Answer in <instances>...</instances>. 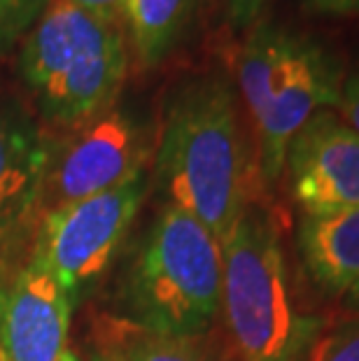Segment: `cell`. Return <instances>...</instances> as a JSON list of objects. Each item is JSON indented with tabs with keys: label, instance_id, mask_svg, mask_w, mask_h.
I'll use <instances>...</instances> for the list:
<instances>
[{
	"label": "cell",
	"instance_id": "6da1fadb",
	"mask_svg": "<svg viewBox=\"0 0 359 361\" xmlns=\"http://www.w3.org/2000/svg\"><path fill=\"white\" fill-rule=\"evenodd\" d=\"M259 171L224 75L189 80L171 98L154 154V184L166 205L196 217L219 243L255 203Z\"/></svg>",
	"mask_w": 359,
	"mask_h": 361
},
{
	"label": "cell",
	"instance_id": "7a4b0ae2",
	"mask_svg": "<svg viewBox=\"0 0 359 361\" xmlns=\"http://www.w3.org/2000/svg\"><path fill=\"white\" fill-rule=\"evenodd\" d=\"M221 317L236 361H308L324 331L296 296L280 228L252 203L221 243Z\"/></svg>",
	"mask_w": 359,
	"mask_h": 361
},
{
	"label": "cell",
	"instance_id": "3957f363",
	"mask_svg": "<svg viewBox=\"0 0 359 361\" xmlns=\"http://www.w3.org/2000/svg\"><path fill=\"white\" fill-rule=\"evenodd\" d=\"M19 73L42 117L73 128L117 103L128 73L126 30L68 0H51L24 37Z\"/></svg>",
	"mask_w": 359,
	"mask_h": 361
},
{
	"label": "cell",
	"instance_id": "277c9868",
	"mask_svg": "<svg viewBox=\"0 0 359 361\" xmlns=\"http://www.w3.org/2000/svg\"><path fill=\"white\" fill-rule=\"evenodd\" d=\"M221 243L196 217L162 205L121 282L124 319L147 331L201 338L221 310Z\"/></svg>",
	"mask_w": 359,
	"mask_h": 361
},
{
	"label": "cell",
	"instance_id": "5b68a950",
	"mask_svg": "<svg viewBox=\"0 0 359 361\" xmlns=\"http://www.w3.org/2000/svg\"><path fill=\"white\" fill-rule=\"evenodd\" d=\"M236 80L255 128L259 178L273 184L296 133L339 101L341 68L308 37L257 24L236 61Z\"/></svg>",
	"mask_w": 359,
	"mask_h": 361
},
{
	"label": "cell",
	"instance_id": "8992f818",
	"mask_svg": "<svg viewBox=\"0 0 359 361\" xmlns=\"http://www.w3.org/2000/svg\"><path fill=\"white\" fill-rule=\"evenodd\" d=\"M145 189L147 171L117 189L59 205L42 217L30 255L56 275L73 301L117 257L145 201Z\"/></svg>",
	"mask_w": 359,
	"mask_h": 361
},
{
	"label": "cell",
	"instance_id": "52a82bcc",
	"mask_svg": "<svg viewBox=\"0 0 359 361\" xmlns=\"http://www.w3.org/2000/svg\"><path fill=\"white\" fill-rule=\"evenodd\" d=\"M145 159L147 140L138 119L114 103L51 145L40 205L54 210L117 189L145 173Z\"/></svg>",
	"mask_w": 359,
	"mask_h": 361
},
{
	"label": "cell",
	"instance_id": "ba28073f",
	"mask_svg": "<svg viewBox=\"0 0 359 361\" xmlns=\"http://www.w3.org/2000/svg\"><path fill=\"white\" fill-rule=\"evenodd\" d=\"M75 308L59 278L30 255L0 275V361H61Z\"/></svg>",
	"mask_w": 359,
	"mask_h": 361
},
{
	"label": "cell",
	"instance_id": "9c48e42d",
	"mask_svg": "<svg viewBox=\"0 0 359 361\" xmlns=\"http://www.w3.org/2000/svg\"><path fill=\"white\" fill-rule=\"evenodd\" d=\"M285 171L303 214L359 207V133L336 112H317L289 145Z\"/></svg>",
	"mask_w": 359,
	"mask_h": 361
},
{
	"label": "cell",
	"instance_id": "30bf717a",
	"mask_svg": "<svg viewBox=\"0 0 359 361\" xmlns=\"http://www.w3.org/2000/svg\"><path fill=\"white\" fill-rule=\"evenodd\" d=\"M51 142L19 105L0 101V240L40 207Z\"/></svg>",
	"mask_w": 359,
	"mask_h": 361
},
{
	"label": "cell",
	"instance_id": "8fae6325",
	"mask_svg": "<svg viewBox=\"0 0 359 361\" xmlns=\"http://www.w3.org/2000/svg\"><path fill=\"white\" fill-rule=\"evenodd\" d=\"M296 240L312 282L331 296H346L359 282V207L301 214Z\"/></svg>",
	"mask_w": 359,
	"mask_h": 361
},
{
	"label": "cell",
	"instance_id": "7c38bea8",
	"mask_svg": "<svg viewBox=\"0 0 359 361\" xmlns=\"http://www.w3.org/2000/svg\"><path fill=\"white\" fill-rule=\"evenodd\" d=\"M196 0H126L124 24L140 66L154 68L178 47Z\"/></svg>",
	"mask_w": 359,
	"mask_h": 361
},
{
	"label": "cell",
	"instance_id": "4fadbf2b",
	"mask_svg": "<svg viewBox=\"0 0 359 361\" xmlns=\"http://www.w3.org/2000/svg\"><path fill=\"white\" fill-rule=\"evenodd\" d=\"M98 343L112 348L124 361H219L201 338H180L147 331L124 317L98 322Z\"/></svg>",
	"mask_w": 359,
	"mask_h": 361
},
{
	"label": "cell",
	"instance_id": "5bb4252c",
	"mask_svg": "<svg viewBox=\"0 0 359 361\" xmlns=\"http://www.w3.org/2000/svg\"><path fill=\"white\" fill-rule=\"evenodd\" d=\"M308 361H359V314L324 329L312 345Z\"/></svg>",
	"mask_w": 359,
	"mask_h": 361
},
{
	"label": "cell",
	"instance_id": "9a60e30c",
	"mask_svg": "<svg viewBox=\"0 0 359 361\" xmlns=\"http://www.w3.org/2000/svg\"><path fill=\"white\" fill-rule=\"evenodd\" d=\"M51 0H0V56L28 35Z\"/></svg>",
	"mask_w": 359,
	"mask_h": 361
},
{
	"label": "cell",
	"instance_id": "2e32d148",
	"mask_svg": "<svg viewBox=\"0 0 359 361\" xmlns=\"http://www.w3.org/2000/svg\"><path fill=\"white\" fill-rule=\"evenodd\" d=\"M226 19L236 30L255 28L269 0H221Z\"/></svg>",
	"mask_w": 359,
	"mask_h": 361
},
{
	"label": "cell",
	"instance_id": "e0dca14e",
	"mask_svg": "<svg viewBox=\"0 0 359 361\" xmlns=\"http://www.w3.org/2000/svg\"><path fill=\"white\" fill-rule=\"evenodd\" d=\"M334 107L339 112V117L359 133V71L343 80L339 101H336Z\"/></svg>",
	"mask_w": 359,
	"mask_h": 361
},
{
	"label": "cell",
	"instance_id": "ac0fdd59",
	"mask_svg": "<svg viewBox=\"0 0 359 361\" xmlns=\"http://www.w3.org/2000/svg\"><path fill=\"white\" fill-rule=\"evenodd\" d=\"M68 3L82 7L96 17L110 19V21H124V12H126V0H68Z\"/></svg>",
	"mask_w": 359,
	"mask_h": 361
},
{
	"label": "cell",
	"instance_id": "d6986e66",
	"mask_svg": "<svg viewBox=\"0 0 359 361\" xmlns=\"http://www.w3.org/2000/svg\"><path fill=\"white\" fill-rule=\"evenodd\" d=\"M310 12L317 14H355L359 12V0H303Z\"/></svg>",
	"mask_w": 359,
	"mask_h": 361
},
{
	"label": "cell",
	"instance_id": "ffe728a7",
	"mask_svg": "<svg viewBox=\"0 0 359 361\" xmlns=\"http://www.w3.org/2000/svg\"><path fill=\"white\" fill-rule=\"evenodd\" d=\"M87 361H124V359H121L112 348H108L105 343H96L94 348L89 350Z\"/></svg>",
	"mask_w": 359,
	"mask_h": 361
},
{
	"label": "cell",
	"instance_id": "44dd1931",
	"mask_svg": "<svg viewBox=\"0 0 359 361\" xmlns=\"http://www.w3.org/2000/svg\"><path fill=\"white\" fill-rule=\"evenodd\" d=\"M346 298H348L350 308H353V310H357V314H359V282L355 284L353 289L348 291V294H346Z\"/></svg>",
	"mask_w": 359,
	"mask_h": 361
},
{
	"label": "cell",
	"instance_id": "7402d4cb",
	"mask_svg": "<svg viewBox=\"0 0 359 361\" xmlns=\"http://www.w3.org/2000/svg\"><path fill=\"white\" fill-rule=\"evenodd\" d=\"M61 361H82V359H80L78 355H75V352H73V350H68V352H66V355H63V359H61Z\"/></svg>",
	"mask_w": 359,
	"mask_h": 361
}]
</instances>
